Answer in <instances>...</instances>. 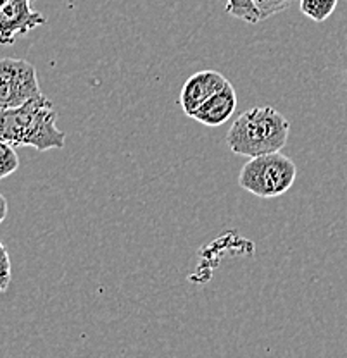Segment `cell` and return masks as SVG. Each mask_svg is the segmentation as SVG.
<instances>
[{"mask_svg": "<svg viewBox=\"0 0 347 358\" xmlns=\"http://www.w3.org/2000/svg\"><path fill=\"white\" fill-rule=\"evenodd\" d=\"M57 112L46 95L14 109H0V140L13 147H33L39 152L64 148L66 133L55 126Z\"/></svg>", "mask_w": 347, "mask_h": 358, "instance_id": "6da1fadb", "label": "cell"}, {"mask_svg": "<svg viewBox=\"0 0 347 358\" xmlns=\"http://www.w3.org/2000/svg\"><path fill=\"white\" fill-rule=\"evenodd\" d=\"M290 122L273 107H254L237 115L226 134L235 155L257 157L280 152L287 145Z\"/></svg>", "mask_w": 347, "mask_h": 358, "instance_id": "7a4b0ae2", "label": "cell"}, {"mask_svg": "<svg viewBox=\"0 0 347 358\" xmlns=\"http://www.w3.org/2000/svg\"><path fill=\"white\" fill-rule=\"evenodd\" d=\"M297 166L287 155L251 157L238 174V185L259 199H275L289 192L296 182Z\"/></svg>", "mask_w": 347, "mask_h": 358, "instance_id": "3957f363", "label": "cell"}, {"mask_svg": "<svg viewBox=\"0 0 347 358\" xmlns=\"http://www.w3.org/2000/svg\"><path fill=\"white\" fill-rule=\"evenodd\" d=\"M42 95L36 69L25 59H0V109H14Z\"/></svg>", "mask_w": 347, "mask_h": 358, "instance_id": "277c9868", "label": "cell"}, {"mask_svg": "<svg viewBox=\"0 0 347 358\" xmlns=\"http://www.w3.org/2000/svg\"><path fill=\"white\" fill-rule=\"evenodd\" d=\"M33 0H9L0 9V45H13L18 36L46 24L42 13L33 10Z\"/></svg>", "mask_w": 347, "mask_h": 358, "instance_id": "5b68a950", "label": "cell"}, {"mask_svg": "<svg viewBox=\"0 0 347 358\" xmlns=\"http://www.w3.org/2000/svg\"><path fill=\"white\" fill-rule=\"evenodd\" d=\"M226 83H229V80L218 71L206 69L192 74L185 81L180 92V106L185 115L192 117L193 112L199 109L206 100L211 99L215 93H218Z\"/></svg>", "mask_w": 347, "mask_h": 358, "instance_id": "8992f818", "label": "cell"}, {"mask_svg": "<svg viewBox=\"0 0 347 358\" xmlns=\"http://www.w3.org/2000/svg\"><path fill=\"white\" fill-rule=\"evenodd\" d=\"M235 109H237V92L229 81L218 93H215L193 112L192 119L199 121L200 124L209 126V128H218L229 121Z\"/></svg>", "mask_w": 347, "mask_h": 358, "instance_id": "52a82bcc", "label": "cell"}, {"mask_svg": "<svg viewBox=\"0 0 347 358\" xmlns=\"http://www.w3.org/2000/svg\"><path fill=\"white\" fill-rule=\"evenodd\" d=\"M339 0H299L301 13L311 21L323 22L337 9Z\"/></svg>", "mask_w": 347, "mask_h": 358, "instance_id": "ba28073f", "label": "cell"}, {"mask_svg": "<svg viewBox=\"0 0 347 358\" xmlns=\"http://www.w3.org/2000/svg\"><path fill=\"white\" fill-rule=\"evenodd\" d=\"M226 13L237 20L256 24L259 22V13H257L254 0H226Z\"/></svg>", "mask_w": 347, "mask_h": 358, "instance_id": "9c48e42d", "label": "cell"}, {"mask_svg": "<svg viewBox=\"0 0 347 358\" xmlns=\"http://www.w3.org/2000/svg\"><path fill=\"white\" fill-rule=\"evenodd\" d=\"M18 167H20V157L14 147L0 140V179H6L16 173Z\"/></svg>", "mask_w": 347, "mask_h": 358, "instance_id": "30bf717a", "label": "cell"}, {"mask_svg": "<svg viewBox=\"0 0 347 358\" xmlns=\"http://www.w3.org/2000/svg\"><path fill=\"white\" fill-rule=\"evenodd\" d=\"M292 2L294 0H254V6L259 13V20L263 21L285 10Z\"/></svg>", "mask_w": 347, "mask_h": 358, "instance_id": "8fae6325", "label": "cell"}, {"mask_svg": "<svg viewBox=\"0 0 347 358\" xmlns=\"http://www.w3.org/2000/svg\"><path fill=\"white\" fill-rule=\"evenodd\" d=\"M11 278H13V271H11V257L7 253L6 246L0 241V289L6 291L11 285Z\"/></svg>", "mask_w": 347, "mask_h": 358, "instance_id": "7c38bea8", "label": "cell"}, {"mask_svg": "<svg viewBox=\"0 0 347 358\" xmlns=\"http://www.w3.org/2000/svg\"><path fill=\"white\" fill-rule=\"evenodd\" d=\"M7 217V200L6 196L0 195V224L6 221Z\"/></svg>", "mask_w": 347, "mask_h": 358, "instance_id": "4fadbf2b", "label": "cell"}, {"mask_svg": "<svg viewBox=\"0 0 347 358\" xmlns=\"http://www.w3.org/2000/svg\"><path fill=\"white\" fill-rule=\"evenodd\" d=\"M7 2H9V0H0V9H2V7H6Z\"/></svg>", "mask_w": 347, "mask_h": 358, "instance_id": "5bb4252c", "label": "cell"}, {"mask_svg": "<svg viewBox=\"0 0 347 358\" xmlns=\"http://www.w3.org/2000/svg\"><path fill=\"white\" fill-rule=\"evenodd\" d=\"M0 291H2V289H0Z\"/></svg>", "mask_w": 347, "mask_h": 358, "instance_id": "9a60e30c", "label": "cell"}]
</instances>
